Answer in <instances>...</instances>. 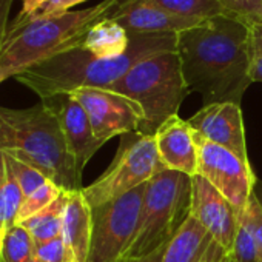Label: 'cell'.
<instances>
[{"mask_svg": "<svg viewBox=\"0 0 262 262\" xmlns=\"http://www.w3.org/2000/svg\"><path fill=\"white\" fill-rule=\"evenodd\" d=\"M83 2H86V0H45V4L39 8V11L31 19H28V20L45 17V16H53V14L67 13V11H71V8H74V7H77V5H80ZM14 25H17V24H14Z\"/></svg>", "mask_w": 262, "mask_h": 262, "instance_id": "cell-30", "label": "cell"}, {"mask_svg": "<svg viewBox=\"0 0 262 262\" xmlns=\"http://www.w3.org/2000/svg\"><path fill=\"white\" fill-rule=\"evenodd\" d=\"M80 48L100 59L119 57L129 48V34L120 24L105 16L88 28Z\"/></svg>", "mask_w": 262, "mask_h": 262, "instance_id": "cell-18", "label": "cell"}, {"mask_svg": "<svg viewBox=\"0 0 262 262\" xmlns=\"http://www.w3.org/2000/svg\"><path fill=\"white\" fill-rule=\"evenodd\" d=\"M68 193L70 191H63L51 205H48L47 208H43L42 211H39L37 214L31 216L30 219L20 224L30 231L36 247L62 236V224H63V213L68 201Z\"/></svg>", "mask_w": 262, "mask_h": 262, "instance_id": "cell-19", "label": "cell"}, {"mask_svg": "<svg viewBox=\"0 0 262 262\" xmlns=\"http://www.w3.org/2000/svg\"><path fill=\"white\" fill-rule=\"evenodd\" d=\"M260 204H262V201H260Z\"/></svg>", "mask_w": 262, "mask_h": 262, "instance_id": "cell-40", "label": "cell"}, {"mask_svg": "<svg viewBox=\"0 0 262 262\" xmlns=\"http://www.w3.org/2000/svg\"><path fill=\"white\" fill-rule=\"evenodd\" d=\"M145 187L147 184L139 185L114 201L91 207L93 236L88 262H116L123 257L138 231Z\"/></svg>", "mask_w": 262, "mask_h": 262, "instance_id": "cell-8", "label": "cell"}, {"mask_svg": "<svg viewBox=\"0 0 262 262\" xmlns=\"http://www.w3.org/2000/svg\"><path fill=\"white\" fill-rule=\"evenodd\" d=\"M20 2H22V10L17 14V17L11 20L13 24H22L31 19L39 11V8L45 4V0H20Z\"/></svg>", "mask_w": 262, "mask_h": 262, "instance_id": "cell-32", "label": "cell"}, {"mask_svg": "<svg viewBox=\"0 0 262 262\" xmlns=\"http://www.w3.org/2000/svg\"><path fill=\"white\" fill-rule=\"evenodd\" d=\"M120 0H102L100 4L76 11L45 16L24 24H10L7 39L0 48V68L8 77L71 48L80 47L88 28L103 19Z\"/></svg>", "mask_w": 262, "mask_h": 262, "instance_id": "cell-4", "label": "cell"}, {"mask_svg": "<svg viewBox=\"0 0 262 262\" xmlns=\"http://www.w3.org/2000/svg\"><path fill=\"white\" fill-rule=\"evenodd\" d=\"M159 159L165 170L178 171L190 178L198 174L199 148L196 131L188 120L178 114L167 119L155 133Z\"/></svg>", "mask_w": 262, "mask_h": 262, "instance_id": "cell-15", "label": "cell"}, {"mask_svg": "<svg viewBox=\"0 0 262 262\" xmlns=\"http://www.w3.org/2000/svg\"><path fill=\"white\" fill-rule=\"evenodd\" d=\"M62 193H63L62 188H59L54 182L47 181L42 187H39L34 193H31L28 198L24 199V204L17 216V224H22L24 221L30 219L31 216L37 214L39 211L51 205Z\"/></svg>", "mask_w": 262, "mask_h": 262, "instance_id": "cell-23", "label": "cell"}, {"mask_svg": "<svg viewBox=\"0 0 262 262\" xmlns=\"http://www.w3.org/2000/svg\"><path fill=\"white\" fill-rule=\"evenodd\" d=\"M40 102L47 103L56 114L67 145L79 168L83 171L85 165L102 147V144L94 136L88 113L71 94H57L48 99H42Z\"/></svg>", "mask_w": 262, "mask_h": 262, "instance_id": "cell-14", "label": "cell"}, {"mask_svg": "<svg viewBox=\"0 0 262 262\" xmlns=\"http://www.w3.org/2000/svg\"><path fill=\"white\" fill-rule=\"evenodd\" d=\"M219 262H234V259H233V256H231L230 253H224V254L221 256Z\"/></svg>", "mask_w": 262, "mask_h": 262, "instance_id": "cell-36", "label": "cell"}, {"mask_svg": "<svg viewBox=\"0 0 262 262\" xmlns=\"http://www.w3.org/2000/svg\"><path fill=\"white\" fill-rule=\"evenodd\" d=\"M93 236V213L82 190L70 191L63 213L62 237L74 262H88Z\"/></svg>", "mask_w": 262, "mask_h": 262, "instance_id": "cell-16", "label": "cell"}, {"mask_svg": "<svg viewBox=\"0 0 262 262\" xmlns=\"http://www.w3.org/2000/svg\"><path fill=\"white\" fill-rule=\"evenodd\" d=\"M247 216H248V221H250V225L256 239L259 262H262V204L259 198L256 196V193L251 194L250 204L247 207Z\"/></svg>", "mask_w": 262, "mask_h": 262, "instance_id": "cell-29", "label": "cell"}, {"mask_svg": "<svg viewBox=\"0 0 262 262\" xmlns=\"http://www.w3.org/2000/svg\"><path fill=\"white\" fill-rule=\"evenodd\" d=\"M225 251L216 244V242H213V245L210 247V250L207 251V254H205V257L202 259V262H219V259H221V256L224 254Z\"/></svg>", "mask_w": 262, "mask_h": 262, "instance_id": "cell-34", "label": "cell"}, {"mask_svg": "<svg viewBox=\"0 0 262 262\" xmlns=\"http://www.w3.org/2000/svg\"><path fill=\"white\" fill-rule=\"evenodd\" d=\"M213 242L208 231L190 214L168 242L162 262H202Z\"/></svg>", "mask_w": 262, "mask_h": 262, "instance_id": "cell-17", "label": "cell"}, {"mask_svg": "<svg viewBox=\"0 0 262 262\" xmlns=\"http://www.w3.org/2000/svg\"><path fill=\"white\" fill-rule=\"evenodd\" d=\"M4 233H5V230L0 228V256H2V242H4Z\"/></svg>", "mask_w": 262, "mask_h": 262, "instance_id": "cell-38", "label": "cell"}, {"mask_svg": "<svg viewBox=\"0 0 262 262\" xmlns=\"http://www.w3.org/2000/svg\"><path fill=\"white\" fill-rule=\"evenodd\" d=\"M106 17L120 24L128 34H179L205 22L174 16L153 0H120Z\"/></svg>", "mask_w": 262, "mask_h": 262, "instance_id": "cell-13", "label": "cell"}, {"mask_svg": "<svg viewBox=\"0 0 262 262\" xmlns=\"http://www.w3.org/2000/svg\"><path fill=\"white\" fill-rule=\"evenodd\" d=\"M31 262H39V260H37V259H36V257H34V259H33V260H31Z\"/></svg>", "mask_w": 262, "mask_h": 262, "instance_id": "cell-39", "label": "cell"}, {"mask_svg": "<svg viewBox=\"0 0 262 262\" xmlns=\"http://www.w3.org/2000/svg\"><path fill=\"white\" fill-rule=\"evenodd\" d=\"M230 254L233 256L234 262H259L257 245H256V239H254V234H253V230L247 216V210L239 219L234 245Z\"/></svg>", "mask_w": 262, "mask_h": 262, "instance_id": "cell-25", "label": "cell"}, {"mask_svg": "<svg viewBox=\"0 0 262 262\" xmlns=\"http://www.w3.org/2000/svg\"><path fill=\"white\" fill-rule=\"evenodd\" d=\"M165 170L153 135L128 133L120 136L117 153L108 170L82 193L90 207L114 201L125 193L147 184L156 173Z\"/></svg>", "mask_w": 262, "mask_h": 262, "instance_id": "cell-7", "label": "cell"}, {"mask_svg": "<svg viewBox=\"0 0 262 262\" xmlns=\"http://www.w3.org/2000/svg\"><path fill=\"white\" fill-rule=\"evenodd\" d=\"M0 148L37 168L63 191L83 188V171L67 145L56 114L43 102L22 110L0 105Z\"/></svg>", "mask_w": 262, "mask_h": 262, "instance_id": "cell-3", "label": "cell"}, {"mask_svg": "<svg viewBox=\"0 0 262 262\" xmlns=\"http://www.w3.org/2000/svg\"><path fill=\"white\" fill-rule=\"evenodd\" d=\"M5 161H7V165L10 167L14 179L20 185L22 193H24V198H28L39 187H42L47 181H50L43 173H40L33 165L20 161L19 158H14V156L5 153Z\"/></svg>", "mask_w": 262, "mask_h": 262, "instance_id": "cell-24", "label": "cell"}, {"mask_svg": "<svg viewBox=\"0 0 262 262\" xmlns=\"http://www.w3.org/2000/svg\"><path fill=\"white\" fill-rule=\"evenodd\" d=\"M165 11L187 19L208 20L227 14L222 0H153Z\"/></svg>", "mask_w": 262, "mask_h": 262, "instance_id": "cell-20", "label": "cell"}, {"mask_svg": "<svg viewBox=\"0 0 262 262\" xmlns=\"http://www.w3.org/2000/svg\"><path fill=\"white\" fill-rule=\"evenodd\" d=\"M88 113L96 139L103 145L114 136L139 131L144 110L126 96L102 88H82L70 93Z\"/></svg>", "mask_w": 262, "mask_h": 262, "instance_id": "cell-10", "label": "cell"}, {"mask_svg": "<svg viewBox=\"0 0 262 262\" xmlns=\"http://www.w3.org/2000/svg\"><path fill=\"white\" fill-rule=\"evenodd\" d=\"M250 25V79L262 82V22H248Z\"/></svg>", "mask_w": 262, "mask_h": 262, "instance_id": "cell-26", "label": "cell"}, {"mask_svg": "<svg viewBox=\"0 0 262 262\" xmlns=\"http://www.w3.org/2000/svg\"><path fill=\"white\" fill-rule=\"evenodd\" d=\"M228 14L248 22H262V0H222Z\"/></svg>", "mask_w": 262, "mask_h": 262, "instance_id": "cell-28", "label": "cell"}, {"mask_svg": "<svg viewBox=\"0 0 262 262\" xmlns=\"http://www.w3.org/2000/svg\"><path fill=\"white\" fill-rule=\"evenodd\" d=\"M167 245L165 247H161L158 250H155L153 253H148L145 256H139V257H120L119 260L116 262H162V257H164V251H165Z\"/></svg>", "mask_w": 262, "mask_h": 262, "instance_id": "cell-33", "label": "cell"}, {"mask_svg": "<svg viewBox=\"0 0 262 262\" xmlns=\"http://www.w3.org/2000/svg\"><path fill=\"white\" fill-rule=\"evenodd\" d=\"M190 214L208 231L225 253H231L241 216L236 208L199 174L191 178Z\"/></svg>", "mask_w": 262, "mask_h": 262, "instance_id": "cell-11", "label": "cell"}, {"mask_svg": "<svg viewBox=\"0 0 262 262\" xmlns=\"http://www.w3.org/2000/svg\"><path fill=\"white\" fill-rule=\"evenodd\" d=\"M36 257V244L30 231L16 224L5 230L0 262H31Z\"/></svg>", "mask_w": 262, "mask_h": 262, "instance_id": "cell-21", "label": "cell"}, {"mask_svg": "<svg viewBox=\"0 0 262 262\" xmlns=\"http://www.w3.org/2000/svg\"><path fill=\"white\" fill-rule=\"evenodd\" d=\"M191 211V178L162 170L145 187L136 236L125 257H139L168 245Z\"/></svg>", "mask_w": 262, "mask_h": 262, "instance_id": "cell-6", "label": "cell"}, {"mask_svg": "<svg viewBox=\"0 0 262 262\" xmlns=\"http://www.w3.org/2000/svg\"><path fill=\"white\" fill-rule=\"evenodd\" d=\"M5 171H7V162H5V153L0 148V187H2L4 178H5Z\"/></svg>", "mask_w": 262, "mask_h": 262, "instance_id": "cell-35", "label": "cell"}, {"mask_svg": "<svg viewBox=\"0 0 262 262\" xmlns=\"http://www.w3.org/2000/svg\"><path fill=\"white\" fill-rule=\"evenodd\" d=\"M7 162V161H5ZM24 193L7 165L5 178L0 187V228L7 230L17 224V216L24 204Z\"/></svg>", "mask_w": 262, "mask_h": 262, "instance_id": "cell-22", "label": "cell"}, {"mask_svg": "<svg viewBox=\"0 0 262 262\" xmlns=\"http://www.w3.org/2000/svg\"><path fill=\"white\" fill-rule=\"evenodd\" d=\"M178 54L185 83L204 105L233 102L253 83L250 79V25L222 14L178 34Z\"/></svg>", "mask_w": 262, "mask_h": 262, "instance_id": "cell-1", "label": "cell"}, {"mask_svg": "<svg viewBox=\"0 0 262 262\" xmlns=\"http://www.w3.org/2000/svg\"><path fill=\"white\" fill-rule=\"evenodd\" d=\"M36 259L39 262H74V257L62 236L37 245Z\"/></svg>", "mask_w": 262, "mask_h": 262, "instance_id": "cell-27", "label": "cell"}, {"mask_svg": "<svg viewBox=\"0 0 262 262\" xmlns=\"http://www.w3.org/2000/svg\"><path fill=\"white\" fill-rule=\"evenodd\" d=\"M188 123L204 139L230 150L245 164H250L241 105L219 102L204 105Z\"/></svg>", "mask_w": 262, "mask_h": 262, "instance_id": "cell-12", "label": "cell"}, {"mask_svg": "<svg viewBox=\"0 0 262 262\" xmlns=\"http://www.w3.org/2000/svg\"><path fill=\"white\" fill-rule=\"evenodd\" d=\"M14 0H0V48H2L7 34H8V28H10V13L13 8Z\"/></svg>", "mask_w": 262, "mask_h": 262, "instance_id": "cell-31", "label": "cell"}, {"mask_svg": "<svg viewBox=\"0 0 262 262\" xmlns=\"http://www.w3.org/2000/svg\"><path fill=\"white\" fill-rule=\"evenodd\" d=\"M7 79H10V77H8V74H7V73H5V71L2 70V68H0V83H2V82H5Z\"/></svg>", "mask_w": 262, "mask_h": 262, "instance_id": "cell-37", "label": "cell"}, {"mask_svg": "<svg viewBox=\"0 0 262 262\" xmlns=\"http://www.w3.org/2000/svg\"><path fill=\"white\" fill-rule=\"evenodd\" d=\"M199 148L198 174L208 181L242 216L254 193V174L250 164L230 150L219 147L196 133Z\"/></svg>", "mask_w": 262, "mask_h": 262, "instance_id": "cell-9", "label": "cell"}, {"mask_svg": "<svg viewBox=\"0 0 262 262\" xmlns=\"http://www.w3.org/2000/svg\"><path fill=\"white\" fill-rule=\"evenodd\" d=\"M106 90L139 103L145 119L138 133L153 136L167 119L178 114L190 94L178 51H165L141 60Z\"/></svg>", "mask_w": 262, "mask_h": 262, "instance_id": "cell-5", "label": "cell"}, {"mask_svg": "<svg viewBox=\"0 0 262 262\" xmlns=\"http://www.w3.org/2000/svg\"><path fill=\"white\" fill-rule=\"evenodd\" d=\"M176 50L178 34H129V48L123 56L100 59L76 47L22 71L14 79L34 91L40 100L82 88L106 90L141 60Z\"/></svg>", "mask_w": 262, "mask_h": 262, "instance_id": "cell-2", "label": "cell"}]
</instances>
